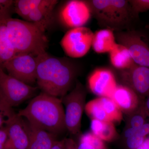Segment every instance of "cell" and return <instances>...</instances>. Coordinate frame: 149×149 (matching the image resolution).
Here are the masks:
<instances>
[{
  "instance_id": "cell-1",
  "label": "cell",
  "mask_w": 149,
  "mask_h": 149,
  "mask_svg": "<svg viewBox=\"0 0 149 149\" xmlns=\"http://www.w3.org/2000/svg\"><path fill=\"white\" fill-rule=\"evenodd\" d=\"M37 82L42 93L62 98L74 88L81 71L73 58L55 56L47 52L37 56Z\"/></svg>"
},
{
  "instance_id": "cell-2",
  "label": "cell",
  "mask_w": 149,
  "mask_h": 149,
  "mask_svg": "<svg viewBox=\"0 0 149 149\" xmlns=\"http://www.w3.org/2000/svg\"><path fill=\"white\" fill-rule=\"evenodd\" d=\"M63 104L61 99L42 92L17 114L35 126L58 135L67 130Z\"/></svg>"
},
{
  "instance_id": "cell-3",
  "label": "cell",
  "mask_w": 149,
  "mask_h": 149,
  "mask_svg": "<svg viewBox=\"0 0 149 149\" xmlns=\"http://www.w3.org/2000/svg\"><path fill=\"white\" fill-rule=\"evenodd\" d=\"M93 18L102 29L114 32L132 29L134 15L127 0H88Z\"/></svg>"
},
{
  "instance_id": "cell-4",
  "label": "cell",
  "mask_w": 149,
  "mask_h": 149,
  "mask_svg": "<svg viewBox=\"0 0 149 149\" xmlns=\"http://www.w3.org/2000/svg\"><path fill=\"white\" fill-rule=\"evenodd\" d=\"M5 22L8 37L17 55L37 56L46 52L47 38L34 24L13 18L5 20Z\"/></svg>"
},
{
  "instance_id": "cell-5",
  "label": "cell",
  "mask_w": 149,
  "mask_h": 149,
  "mask_svg": "<svg viewBox=\"0 0 149 149\" xmlns=\"http://www.w3.org/2000/svg\"><path fill=\"white\" fill-rule=\"evenodd\" d=\"M55 22L67 30L85 27L93 18L88 0H68L63 2L54 10Z\"/></svg>"
},
{
  "instance_id": "cell-6",
  "label": "cell",
  "mask_w": 149,
  "mask_h": 149,
  "mask_svg": "<svg viewBox=\"0 0 149 149\" xmlns=\"http://www.w3.org/2000/svg\"><path fill=\"white\" fill-rule=\"evenodd\" d=\"M86 96L87 91L85 86L77 81L70 92L61 98L65 107V119L66 129L72 135H78L80 133Z\"/></svg>"
},
{
  "instance_id": "cell-7",
  "label": "cell",
  "mask_w": 149,
  "mask_h": 149,
  "mask_svg": "<svg viewBox=\"0 0 149 149\" xmlns=\"http://www.w3.org/2000/svg\"><path fill=\"white\" fill-rule=\"evenodd\" d=\"M38 87H33L17 80L0 68V99L13 108L34 97Z\"/></svg>"
},
{
  "instance_id": "cell-8",
  "label": "cell",
  "mask_w": 149,
  "mask_h": 149,
  "mask_svg": "<svg viewBox=\"0 0 149 149\" xmlns=\"http://www.w3.org/2000/svg\"><path fill=\"white\" fill-rule=\"evenodd\" d=\"M93 35V31L86 26L71 29L62 38L61 46L68 57L80 58L86 55L92 48Z\"/></svg>"
},
{
  "instance_id": "cell-9",
  "label": "cell",
  "mask_w": 149,
  "mask_h": 149,
  "mask_svg": "<svg viewBox=\"0 0 149 149\" xmlns=\"http://www.w3.org/2000/svg\"><path fill=\"white\" fill-rule=\"evenodd\" d=\"M114 33L117 43L128 49L135 64L149 68V45L143 35L132 29Z\"/></svg>"
},
{
  "instance_id": "cell-10",
  "label": "cell",
  "mask_w": 149,
  "mask_h": 149,
  "mask_svg": "<svg viewBox=\"0 0 149 149\" xmlns=\"http://www.w3.org/2000/svg\"><path fill=\"white\" fill-rule=\"evenodd\" d=\"M37 56L24 54L15 56L5 63L3 69L13 77L32 86L37 81Z\"/></svg>"
},
{
  "instance_id": "cell-11",
  "label": "cell",
  "mask_w": 149,
  "mask_h": 149,
  "mask_svg": "<svg viewBox=\"0 0 149 149\" xmlns=\"http://www.w3.org/2000/svg\"><path fill=\"white\" fill-rule=\"evenodd\" d=\"M117 71L120 84L130 88L144 100L149 95V68L134 64Z\"/></svg>"
},
{
  "instance_id": "cell-12",
  "label": "cell",
  "mask_w": 149,
  "mask_h": 149,
  "mask_svg": "<svg viewBox=\"0 0 149 149\" xmlns=\"http://www.w3.org/2000/svg\"><path fill=\"white\" fill-rule=\"evenodd\" d=\"M90 91L99 97L111 98L118 84L114 72L107 68H96L88 78Z\"/></svg>"
},
{
  "instance_id": "cell-13",
  "label": "cell",
  "mask_w": 149,
  "mask_h": 149,
  "mask_svg": "<svg viewBox=\"0 0 149 149\" xmlns=\"http://www.w3.org/2000/svg\"><path fill=\"white\" fill-rule=\"evenodd\" d=\"M5 123L8 139L3 149H28L29 135L24 119L14 111L7 117Z\"/></svg>"
},
{
  "instance_id": "cell-14",
  "label": "cell",
  "mask_w": 149,
  "mask_h": 149,
  "mask_svg": "<svg viewBox=\"0 0 149 149\" xmlns=\"http://www.w3.org/2000/svg\"><path fill=\"white\" fill-rule=\"evenodd\" d=\"M111 99L127 116L138 109L144 101L131 89L121 84L118 85Z\"/></svg>"
},
{
  "instance_id": "cell-15",
  "label": "cell",
  "mask_w": 149,
  "mask_h": 149,
  "mask_svg": "<svg viewBox=\"0 0 149 149\" xmlns=\"http://www.w3.org/2000/svg\"><path fill=\"white\" fill-rule=\"evenodd\" d=\"M24 121L29 135L28 149H51L58 141L54 134L35 126L26 119Z\"/></svg>"
},
{
  "instance_id": "cell-16",
  "label": "cell",
  "mask_w": 149,
  "mask_h": 149,
  "mask_svg": "<svg viewBox=\"0 0 149 149\" xmlns=\"http://www.w3.org/2000/svg\"><path fill=\"white\" fill-rule=\"evenodd\" d=\"M56 6L40 8L29 14L26 20L45 33L55 22L54 10Z\"/></svg>"
},
{
  "instance_id": "cell-17",
  "label": "cell",
  "mask_w": 149,
  "mask_h": 149,
  "mask_svg": "<svg viewBox=\"0 0 149 149\" xmlns=\"http://www.w3.org/2000/svg\"><path fill=\"white\" fill-rule=\"evenodd\" d=\"M117 43L114 32L109 29H102L94 33L92 48L97 53H109Z\"/></svg>"
},
{
  "instance_id": "cell-18",
  "label": "cell",
  "mask_w": 149,
  "mask_h": 149,
  "mask_svg": "<svg viewBox=\"0 0 149 149\" xmlns=\"http://www.w3.org/2000/svg\"><path fill=\"white\" fill-rule=\"evenodd\" d=\"M59 2L57 0H15V13L26 20L29 14L35 10L45 7L57 6Z\"/></svg>"
},
{
  "instance_id": "cell-19",
  "label": "cell",
  "mask_w": 149,
  "mask_h": 149,
  "mask_svg": "<svg viewBox=\"0 0 149 149\" xmlns=\"http://www.w3.org/2000/svg\"><path fill=\"white\" fill-rule=\"evenodd\" d=\"M109 54L110 63L117 70L128 69L135 64L128 49L118 43Z\"/></svg>"
},
{
  "instance_id": "cell-20",
  "label": "cell",
  "mask_w": 149,
  "mask_h": 149,
  "mask_svg": "<svg viewBox=\"0 0 149 149\" xmlns=\"http://www.w3.org/2000/svg\"><path fill=\"white\" fill-rule=\"evenodd\" d=\"M91 128L92 133L104 142H113L118 138V133L113 123L91 119Z\"/></svg>"
},
{
  "instance_id": "cell-21",
  "label": "cell",
  "mask_w": 149,
  "mask_h": 149,
  "mask_svg": "<svg viewBox=\"0 0 149 149\" xmlns=\"http://www.w3.org/2000/svg\"><path fill=\"white\" fill-rule=\"evenodd\" d=\"M17 56L8 37L5 20L0 21V68L3 69L5 63Z\"/></svg>"
},
{
  "instance_id": "cell-22",
  "label": "cell",
  "mask_w": 149,
  "mask_h": 149,
  "mask_svg": "<svg viewBox=\"0 0 149 149\" xmlns=\"http://www.w3.org/2000/svg\"><path fill=\"white\" fill-rule=\"evenodd\" d=\"M85 111L91 119L111 122L99 97L92 100L86 103Z\"/></svg>"
},
{
  "instance_id": "cell-23",
  "label": "cell",
  "mask_w": 149,
  "mask_h": 149,
  "mask_svg": "<svg viewBox=\"0 0 149 149\" xmlns=\"http://www.w3.org/2000/svg\"><path fill=\"white\" fill-rule=\"evenodd\" d=\"M99 98L111 122L114 123L121 122L123 119V113L113 101L106 97Z\"/></svg>"
},
{
  "instance_id": "cell-24",
  "label": "cell",
  "mask_w": 149,
  "mask_h": 149,
  "mask_svg": "<svg viewBox=\"0 0 149 149\" xmlns=\"http://www.w3.org/2000/svg\"><path fill=\"white\" fill-rule=\"evenodd\" d=\"M148 118L144 106V101L135 111L127 116L125 128L139 129L147 122Z\"/></svg>"
},
{
  "instance_id": "cell-25",
  "label": "cell",
  "mask_w": 149,
  "mask_h": 149,
  "mask_svg": "<svg viewBox=\"0 0 149 149\" xmlns=\"http://www.w3.org/2000/svg\"><path fill=\"white\" fill-rule=\"evenodd\" d=\"M79 141L87 143L95 149H107L104 142L92 132H86L81 135Z\"/></svg>"
},
{
  "instance_id": "cell-26",
  "label": "cell",
  "mask_w": 149,
  "mask_h": 149,
  "mask_svg": "<svg viewBox=\"0 0 149 149\" xmlns=\"http://www.w3.org/2000/svg\"><path fill=\"white\" fill-rule=\"evenodd\" d=\"M14 13V1L0 0V21L12 18Z\"/></svg>"
},
{
  "instance_id": "cell-27",
  "label": "cell",
  "mask_w": 149,
  "mask_h": 149,
  "mask_svg": "<svg viewBox=\"0 0 149 149\" xmlns=\"http://www.w3.org/2000/svg\"><path fill=\"white\" fill-rule=\"evenodd\" d=\"M129 3L136 17L139 14L149 10V0H130Z\"/></svg>"
},
{
  "instance_id": "cell-28",
  "label": "cell",
  "mask_w": 149,
  "mask_h": 149,
  "mask_svg": "<svg viewBox=\"0 0 149 149\" xmlns=\"http://www.w3.org/2000/svg\"><path fill=\"white\" fill-rule=\"evenodd\" d=\"M146 138L137 134L126 139L125 144L128 149H136L143 143Z\"/></svg>"
},
{
  "instance_id": "cell-29",
  "label": "cell",
  "mask_w": 149,
  "mask_h": 149,
  "mask_svg": "<svg viewBox=\"0 0 149 149\" xmlns=\"http://www.w3.org/2000/svg\"><path fill=\"white\" fill-rule=\"evenodd\" d=\"M13 108L8 106L0 99V128L5 123L6 119H5V118H6V115Z\"/></svg>"
},
{
  "instance_id": "cell-30",
  "label": "cell",
  "mask_w": 149,
  "mask_h": 149,
  "mask_svg": "<svg viewBox=\"0 0 149 149\" xmlns=\"http://www.w3.org/2000/svg\"><path fill=\"white\" fill-rule=\"evenodd\" d=\"M8 139V133L6 127L0 128V149H3Z\"/></svg>"
},
{
  "instance_id": "cell-31",
  "label": "cell",
  "mask_w": 149,
  "mask_h": 149,
  "mask_svg": "<svg viewBox=\"0 0 149 149\" xmlns=\"http://www.w3.org/2000/svg\"><path fill=\"white\" fill-rule=\"evenodd\" d=\"M65 149H77V144L73 139H65Z\"/></svg>"
},
{
  "instance_id": "cell-32",
  "label": "cell",
  "mask_w": 149,
  "mask_h": 149,
  "mask_svg": "<svg viewBox=\"0 0 149 149\" xmlns=\"http://www.w3.org/2000/svg\"><path fill=\"white\" fill-rule=\"evenodd\" d=\"M51 149H65V139L57 141Z\"/></svg>"
},
{
  "instance_id": "cell-33",
  "label": "cell",
  "mask_w": 149,
  "mask_h": 149,
  "mask_svg": "<svg viewBox=\"0 0 149 149\" xmlns=\"http://www.w3.org/2000/svg\"><path fill=\"white\" fill-rule=\"evenodd\" d=\"M77 146V149H95L89 144L80 141H79Z\"/></svg>"
},
{
  "instance_id": "cell-34",
  "label": "cell",
  "mask_w": 149,
  "mask_h": 149,
  "mask_svg": "<svg viewBox=\"0 0 149 149\" xmlns=\"http://www.w3.org/2000/svg\"><path fill=\"white\" fill-rule=\"evenodd\" d=\"M136 149H149V135L146 138L143 143Z\"/></svg>"
},
{
  "instance_id": "cell-35",
  "label": "cell",
  "mask_w": 149,
  "mask_h": 149,
  "mask_svg": "<svg viewBox=\"0 0 149 149\" xmlns=\"http://www.w3.org/2000/svg\"><path fill=\"white\" fill-rule=\"evenodd\" d=\"M144 106L148 116L149 115V95L144 100Z\"/></svg>"
},
{
  "instance_id": "cell-36",
  "label": "cell",
  "mask_w": 149,
  "mask_h": 149,
  "mask_svg": "<svg viewBox=\"0 0 149 149\" xmlns=\"http://www.w3.org/2000/svg\"><path fill=\"white\" fill-rule=\"evenodd\" d=\"M148 118H149V116H148Z\"/></svg>"
},
{
  "instance_id": "cell-37",
  "label": "cell",
  "mask_w": 149,
  "mask_h": 149,
  "mask_svg": "<svg viewBox=\"0 0 149 149\" xmlns=\"http://www.w3.org/2000/svg\"></svg>"
}]
</instances>
